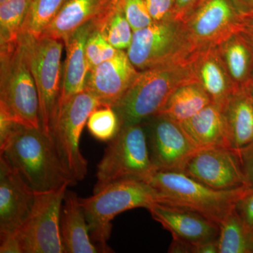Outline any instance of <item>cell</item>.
I'll return each mask as SVG.
<instances>
[{
  "label": "cell",
  "instance_id": "obj_7",
  "mask_svg": "<svg viewBox=\"0 0 253 253\" xmlns=\"http://www.w3.org/2000/svg\"><path fill=\"white\" fill-rule=\"evenodd\" d=\"M24 34L30 67L36 82L39 98L41 129L51 135L61 93L64 42L61 40Z\"/></svg>",
  "mask_w": 253,
  "mask_h": 253
},
{
  "label": "cell",
  "instance_id": "obj_34",
  "mask_svg": "<svg viewBox=\"0 0 253 253\" xmlns=\"http://www.w3.org/2000/svg\"><path fill=\"white\" fill-rule=\"evenodd\" d=\"M235 209L245 224L253 232V189L239 200Z\"/></svg>",
  "mask_w": 253,
  "mask_h": 253
},
{
  "label": "cell",
  "instance_id": "obj_21",
  "mask_svg": "<svg viewBox=\"0 0 253 253\" xmlns=\"http://www.w3.org/2000/svg\"><path fill=\"white\" fill-rule=\"evenodd\" d=\"M180 124L190 139L199 149H231L224 109L219 105L212 102Z\"/></svg>",
  "mask_w": 253,
  "mask_h": 253
},
{
  "label": "cell",
  "instance_id": "obj_37",
  "mask_svg": "<svg viewBox=\"0 0 253 253\" xmlns=\"http://www.w3.org/2000/svg\"><path fill=\"white\" fill-rule=\"evenodd\" d=\"M253 48V13L242 16L239 31Z\"/></svg>",
  "mask_w": 253,
  "mask_h": 253
},
{
  "label": "cell",
  "instance_id": "obj_2",
  "mask_svg": "<svg viewBox=\"0 0 253 253\" xmlns=\"http://www.w3.org/2000/svg\"><path fill=\"white\" fill-rule=\"evenodd\" d=\"M195 82L197 81L190 59L139 71L126 92L112 106L120 126L144 123L159 114L174 91Z\"/></svg>",
  "mask_w": 253,
  "mask_h": 253
},
{
  "label": "cell",
  "instance_id": "obj_32",
  "mask_svg": "<svg viewBox=\"0 0 253 253\" xmlns=\"http://www.w3.org/2000/svg\"><path fill=\"white\" fill-rule=\"evenodd\" d=\"M175 0H146L150 14L154 22L173 18Z\"/></svg>",
  "mask_w": 253,
  "mask_h": 253
},
{
  "label": "cell",
  "instance_id": "obj_11",
  "mask_svg": "<svg viewBox=\"0 0 253 253\" xmlns=\"http://www.w3.org/2000/svg\"><path fill=\"white\" fill-rule=\"evenodd\" d=\"M242 16L232 0H204L182 21L193 54L216 47L239 31Z\"/></svg>",
  "mask_w": 253,
  "mask_h": 253
},
{
  "label": "cell",
  "instance_id": "obj_10",
  "mask_svg": "<svg viewBox=\"0 0 253 253\" xmlns=\"http://www.w3.org/2000/svg\"><path fill=\"white\" fill-rule=\"evenodd\" d=\"M68 186L36 193L29 215L16 231L23 253H64L60 217Z\"/></svg>",
  "mask_w": 253,
  "mask_h": 253
},
{
  "label": "cell",
  "instance_id": "obj_24",
  "mask_svg": "<svg viewBox=\"0 0 253 253\" xmlns=\"http://www.w3.org/2000/svg\"><path fill=\"white\" fill-rule=\"evenodd\" d=\"M211 103L209 95L199 83H188L173 92L159 114L184 123Z\"/></svg>",
  "mask_w": 253,
  "mask_h": 253
},
{
  "label": "cell",
  "instance_id": "obj_18",
  "mask_svg": "<svg viewBox=\"0 0 253 253\" xmlns=\"http://www.w3.org/2000/svg\"><path fill=\"white\" fill-rule=\"evenodd\" d=\"M190 63L196 81L212 102L224 108L238 89L231 81L217 46L194 53Z\"/></svg>",
  "mask_w": 253,
  "mask_h": 253
},
{
  "label": "cell",
  "instance_id": "obj_3",
  "mask_svg": "<svg viewBox=\"0 0 253 253\" xmlns=\"http://www.w3.org/2000/svg\"><path fill=\"white\" fill-rule=\"evenodd\" d=\"M146 182L157 192L158 203L199 213L218 225L251 189H212L181 171L158 170Z\"/></svg>",
  "mask_w": 253,
  "mask_h": 253
},
{
  "label": "cell",
  "instance_id": "obj_39",
  "mask_svg": "<svg viewBox=\"0 0 253 253\" xmlns=\"http://www.w3.org/2000/svg\"><path fill=\"white\" fill-rule=\"evenodd\" d=\"M195 253H219L218 238L197 246Z\"/></svg>",
  "mask_w": 253,
  "mask_h": 253
},
{
  "label": "cell",
  "instance_id": "obj_5",
  "mask_svg": "<svg viewBox=\"0 0 253 253\" xmlns=\"http://www.w3.org/2000/svg\"><path fill=\"white\" fill-rule=\"evenodd\" d=\"M158 201L154 188L146 181L136 179L115 181L89 197L80 198L91 239L102 253L111 252L107 242L115 217L134 208L147 209Z\"/></svg>",
  "mask_w": 253,
  "mask_h": 253
},
{
  "label": "cell",
  "instance_id": "obj_20",
  "mask_svg": "<svg viewBox=\"0 0 253 253\" xmlns=\"http://www.w3.org/2000/svg\"><path fill=\"white\" fill-rule=\"evenodd\" d=\"M60 232L64 253H100L91 239L80 198L69 190H66L61 207Z\"/></svg>",
  "mask_w": 253,
  "mask_h": 253
},
{
  "label": "cell",
  "instance_id": "obj_4",
  "mask_svg": "<svg viewBox=\"0 0 253 253\" xmlns=\"http://www.w3.org/2000/svg\"><path fill=\"white\" fill-rule=\"evenodd\" d=\"M0 112L23 126L41 128L38 89L22 33L17 42L0 47Z\"/></svg>",
  "mask_w": 253,
  "mask_h": 253
},
{
  "label": "cell",
  "instance_id": "obj_15",
  "mask_svg": "<svg viewBox=\"0 0 253 253\" xmlns=\"http://www.w3.org/2000/svg\"><path fill=\"white\" fill-rule=\"evenodd\" d=\"M147 210L173 239L194 246V253L197 246L219 236V225L199 213L161 203L151 205Z\"/></svg>",
  "mask_w": 253,
  "mask_h": 253
},
{
  "label": "cell",
  "instance_id": "obj_19",
  "mask_svg": "<svg viewBox=\"0 0 253 253\" xmlns=\"http://www.w3.org/2000/svg\"><path fill=\"white\" fill-rule=\"evenodd\" d=\"M118 0H65L42 36L64 41L78 28L102 17Z\"/></svg>",
  "mask_w": 253,
  "mask_h": 253
},
{
  "label": "cell",
  "instance_id": "obj_25",
  "mask_svg": "<svg viewBox=\"0 0 253 253\" xmlns=\"http://www.w3.org/2000/svg\"><path fill=\"white\" fill-rule=\"evenodd\" d=\"M219 226V253H253V232L235 208L226 214Z\"/></svg>",
  "mask_w": 253,
  "mask_h": 253
},
{
  "label": "cell",
  "instance_id": "obj_40",
  "mask_svg": "<svg viewBox=\"0 0 253 253\" xmlns=\"http://www.w3.org/2000/svg\"><path fill=\"white\" fill-rule=\"evenodd\" d=\"M243 16L253 13V0H232Z\"/></svg>",
  "mask_w": 253,
  "mask_h": 253
},
{
  "label": "cell",
  "instance_id": "obj_28",
  "mask_svg": "<svg viewBox=\"0 0 253 253\" xmlns=\"http://www.w3.org/2000/svg\"><path fill=\"white\" fill-rule=\"evenodd\" d=\"M65 0H33L23 24L21 33L41 38L56 17Z\"/></svg>",
  "mask_w": 253,
  "mask_h": 253
},
{
  "label": "cell",
  "instance_id": "obj_36",
  "mask_svg": "<svg viewBox=\"0 0 253 253\" xmlns=\"http://www.w3.org/2000/svg\"><path fill=\"white\" fill-rule=\"evenodd\" d=\"M0 243L1 253H23L22 246L18 239L16 231L1 234Z\"/></svg>",
  "mask_w": 253,
  "mask_h": 253
},
{
  "label": "cell",
  "instance_id": "obj_42",
  "mask_svg": "<svg viewBox=\"0 0 253 253\" xmlns=\"http://www.w3.org/2000/svg\"><path fill=\"white\" fill-rule=\"evenodd\" d=\"M8 1V0H0V4H1V3L4 2V1Z\"/></svg>",
  "mask_w": 253,
  "mask_h": 253
},
{
  "label": "cell",
  "instance_id": "obj_35",
  "mask_svg": "<svg viewBox=\"0 0 253 253\" xmlns=\"http://www.w3.org/2000/svg\"><path fill=\"white\" fill-rule=\"evenodd\" d=\"M204 0H175L173 18L184 21Z\"/></svg>",
  "mask_w": 253,
  "mask_h": 253
},
{
  "label": "cell",
  "instance_id": "obj_27",
  "mask_svg": "<svg viewBox=\"0 0 253 253\" xmlns=\"http://www.w3.org/2000/svg\"><path fill=\"white\" fill-rule=\"evenodd\" d=\"M33 0H8L0 4V47L17 42Z\"/></svg>",
  "mask_w": 253,
  "mask_h": 253
},
{
  "label": "cell",
  "instance_id": "obj_31",
  "mask_svg": "<svg viewBox=\"0 0 253 253\" xmlns=\"http://www.w3.org/2000/svg\"><path fill=\"white\" fill-rule=\"evenodd\" d=\"M118 4L133 31L142 29L154 23L146 0H118Z\"/></svg>",
  "mask_w": 253,
  "mask_h": 253
},
{
  "label": "cell",
  "instance_id": "obj_9",
  "mask_svg": "<svg viewBox=\"0 0 253 253\" xmlns=\"http://www.w3.org/2000/svg\"><path fill=\"white\" fill-rule=\"evenodd\" d=\"M126 52L139 71L189 59L193 54L182 21L174 18L134 31Z\"/></svg>",
  "mask_w": 253,
  "mask_h": 253
},
{
  "label": "cell",
  "instance_id": "obj_16",
  "mask_svg": "<svg viewBox=\"0 0 253 253\" xmlns=\"http://www.w3.org/2000/svg\"><path fill=\"white\" fill-rule=\"evenodd\" d=\"M126 51L89 70L85 89L102 106H113L126 92L139 75Z\"/></svg>",
  "mask_w": 253,
  "mask_h": 253
},
{
  "label": "cell",
  "instance_id": "obj_22",
  "mask_svg": "<svg viewBox=\"0 0 253 253\" xmlns=\"http://www.w3.org/2000/svg\"><path fill=\"white\" fill-rule=\"evenodd\" d=\"M231 149L253 142V105L244 89H238L223 108Z\"/></svg>",
  "mask_w": 253,
  "mask_h": 253
},
{
  "label": "cell",
  "instance_id": "obj_23",
  "mask_svg": "<svg viewBox=\"0 0 253 253\" xmlns=\"http://www.w3.org/2000/svg\"><path fill=\"white\" fill-rule=\"evenodd\" d=\"M217 47L236 89H242L253 72V48L239 31Z\"/></svg>",
  "mask_w": 253,
  "mask_h": 253
},
{
  "label": "cell",
  "instance_id": "obj_33",
  "mask_svg": "<svg viewBox=\"0 0 253 253\" xmlns=\"http://www.w3.org/2000/svg\"><path fill=\"white\" fill-rule=\"evenodd\" d=\"M237 151L246 186L253 189V142Z\"/></svg>",
  "mask_w": 253,
  "mask_h": 253
},
{
  "label": "cell",
  "instance_id": "obj_12",
  "mask_svg": "<svg viewBox=\"0 0 253 253\" xmlns=\"http://www.w3.org/2000/svg\"><path fill=\"white\" fill-rule=\"evenodd\" d=\"M150 158L156 171H181L201 149L180 123L163 114L144 123Z\"/></svg>",
  "mask_w": 253,
  "mask_h": 253
},
{
  "label": "cell",
  "instance_id": "obj_26",
  "mask_svg": "<svg viewBox=\"0 0 253 253\" xmlns=\"http://www.w3.org/2000/svg\"><path fill=\"white\" fill-rule=\"evenodd\" d=\"M95 30L99 31L106 41L118 50H127L133 38L130 24L118 4L102 17L94 21Z\"/></svg>",
  "mask_w": 253,
  "mask_h": 253
},
{
  "label": "cell",
  "instance_id": "obj_38",
  "mask_svg": "<svg viewBox=\"0 0 253 253\" xmlns=\"http://www.w3.org/2000/svg\"><path fill=\"white\" fill-rule=\"evenodd\" d=\"M168 252L172 253H194V247L191 245L186 244L185 242L173 239Z\"/></svg>",
  "mask_w": 253,
  "mask_h": 253
},
{
  "label": "cell",
  "instance_id": "obj_30",
  "mask_svg": "<svg viewBox=\"0 0 253 253\" xmlns=\"http://www.w3.org/2000/svg\"><path fill=\"white\" fill-rule=\"evenodd\" d=\"M119 50L109 44L99 31L91 33L85 46V54L89 70L114 57Z\"/></svg>",
  "mask_w": 253,
  "mask_h": 253
},
{
  "label": "cell",
  "instance_id": "obj_8",
  "mask_svg": "<svg viewBox=\"0 0 253 253\" xmlns=\"http://www.w3.org/2000/svg\"><path fill=\"white\" fill-rule=\"evenodd\" d=\"M102 106L87 90L72 98L58 111L51 138L63 167L75 182L87 174L88 163L80 148L82 132L88 118L95 109Z\"/></svg>",
  "mask_w": 253,
  "mask_h": 253
},
{
  "label": "cell",
  "instance_id": "obj_14",
  "mask_svg": "<svg viewBox=\"0 0 253 253\" xmlns=\"http://www.w3.org/2000/svg\"><path fill=\"white\" fill-rule=\"evenodd\" d=\"M36 193L0 156V235L16 231L27 219Z\"/></svg>",
  "mask_w": 253,
  "mask_h": 253
},
{
  "label": "cell",
  "instance_id": "obj_1",
  "mask_svg": "<svg viewBox=\"0 0 253 253\" xmlns=\"http://www.w3.org/2000/svg\"><path fill=\"white\" fill-rule=\"evenodd\" d=\"M0 156L36 193L76 184L63 167L51 138L41 128L19 125L0 149Z\"/></svg>",
  "mask_w": 253,
  "mask_h": 253
},
{
  "label": "cell",
  "instance_id": "obj_41",
  "mask_svg": "<svg viewBox=\"0 0 253 253\" xmlns=\"http://www.w3.org/2000/svg\"><path fill=\"white\" fill-rule=\"evenodd\" d=\"M242 89H244L245 91L249 94L250 99L252 101L253 105V72L252 75H251V78H249V81L247 82L246 85Z\"/></svg>",
  "mask_w": 253,
  "mask_h": 253
},
{
  "label": "cell",
  "instance_id": "obj_13",
  "mask_svg": "<svg viewBox=\"0 0 253 253\" xmlns=\"http://www.w3.org/2000/svg\"><path fill=\"white\" fill-rule=\"evenodd\" d=\"M182 172L214 189L233 190L246 186L238 151L230 148L199 150Z\"/></svg>",
  "mask_w": 253,
  "mask_h": 253
},
{
  "label": "cell",
  "instance_id": "obj_29",
  "mask_svg": "<svg viewBox=\"0 0 253 253\" xmlns=\"http://www.w3.org/2000/svg\"><path fill=\"white\" fill-rule=\"evenodd\" d=\"M86 126L95 139L110 141L118 134L121 126L117 113L112 106H102L91 113Z\"/></svg>",
  "mask_w": 253,
  "mask_h": 253
},
{
  "label": "cell",
  "instance_id": "obj_6",
  "mask_svg": "<svg viewBox=\"0 0 253 253\" xmlns=\"http://www.w3.org/2000/svg\"><path fill=\"white\" fill-rule=\"evenodd\" d=\"M155 172L144 123L121 126L116 136L109 141L98 164L93 193L121 179L146 181Z\"/></svg>",
  "mask_w": 253,
  "mask_h": 253
},
{
  "label": "cell",
  "instance_id": "obj_17",
  "mask_svg": "<svg viewBox=\"0 0 253 253\" xmlns=\"http://www.w3.org/2000/svg\"><path fill=\"white\" fill-rule=\"evenodd\" d=\"M94 30V22L86 23L63 41L66 56L63 65L57 113L75 96L85 90L86 78L89 70L85 46L88 38Z\"/></svg>",
  "mask_w": 253,
  "mask_h": 253
}]
</instances>
